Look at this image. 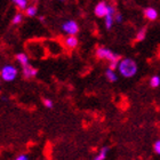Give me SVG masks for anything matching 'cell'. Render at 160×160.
<instances>
[{
    "label": "cell",
    "instance_id": "6da1fadb",
    "mask_svg": "<svg viewBox=\"0 0 160 160\" xmlns=\"http://www.w3.org/2000/svg\"><path fill=\"white\" fill-rule=\"evenodd\" d=\"M118 69L120 74H122L125 78H132L137 72V64L132 58H123L122 61H120Z\"/></svg>",
    "mask_w": 160,
    "mask_h": 160
},
{
    "label": "cell",
    "instance_id": "7a4b0ae2",
    "mask_svg": "<svg viewBox=\"0 0 160 160\" xmlns=\"http://www.w3.org/2000/svg\"><path fill=\"white\" fill-rule=\"evenodd\" d=\"M96 56L97 58H101V60H108V61H113L116 58H119L120 56L113 54L111 52L110 49H108V48H103V47H101V48H97L96 50Z\"/></svg>",
    "mask_w": 160,
    "mask_h": 160
},
{
    "label": "cell",
    "instance_id": "3957f363",
    "mask_svg": "<svg viewBox=\"0 0 160 160\" xmlns=\"http://www.w3.org/2000/svg\"><path fill=\"white\" fill-rule=\"evenodd\" d=\"M17 74V70L12 65H6L3 68L2 71H1V77H2L3 80L6 81H12V80L15 79Z\"/></svg>",
    "mask_w": 160,
    "mask_h": 160
},
{
    "label": "cell",
    "instance_id": "277c9868",
    "mask_svg": "<svg viewBox=\"0 0 160 160\" xmlns=\"http://www.w3.org/2000/svg\"><path fill=\"white\" fill-rule=\"evenodd\" d=\"M62 29L69 34H76L79 31V27H78V24L74 21H68V22H65L62 25Z\"/></svg>",
    "mask_w": 160,
    "mask_h": 160
},
{
    "label": "cell",
    "instance_id": "5b68a950",
    "mask_svg": "<svg viewBox=\"0 0 160 160\" xmlns=\"http://www.w3.org/2000/svg\"><path fill=\"white\" fill-rule=\"evenodd\" d=\"M108 8H109V6L105 2H103V1L98 2L95 7V15L97 17H105L108 14Z\"/></svg>",
    "mask_w": 160,
    "mask_h": 160
},
{
    "label": "cell",
    "instance_id": "8992f818",
    "mask_svg": "<svg viewBox=\"0 0 160 160\" xmlns=\"http://www.w3.org/2000/svg\"><path fill=\"white\" fill-rule=\"evenodd\" d=\"M64 43H65V46H67L69 49H73V48H76V47L78 46V39L74 37V34H70L68 38H65Z\"/></svg>",
    "mask_w": 160,
    "mask_h": 160
},
{
    "label": "cell",
    "instance_id": "52a82bcc",
    "mask_svg": "<svg viewBox=\"0 0 160 160\" xmlns=\"http://www.w3.org/2000/svg\"><path fill=\"white\" fill-rule=\"evenodd\" d=\"M144 15H145V17L149 21H154L157 20L158 12L154 8H152V7H149V8H147V9L144 10Z\"/></svg>",
    "mask_w": 160,
    "mask_h": 160
},
{
    "label": "cell",
    "instance_id": "ba28073f",
    "mask_svg": "<svg viewBox=\"0 0 160 160\" xmlns=\"http://www.w3.org/2000/svg\"><path fill=\"white\" fill-rule=\"evenodd\" d=\"M38 71L34 69V68L30 67V65H25L23 67V74L25 78H31V77H34L36 74H37Z\"/></svg>",
    "mask_w": 160,
    "mask_h": 160
},
{
    "label": "cell",
    "instance_id": "9c48e42d",
    "mask_svg": "<svg viewBox=\"0 0 160 160\" xmlns=\"http://www.w3.org/2000/svg\"><path fill=\"white\" fill-rule=\"evenodd\" d=\"M105 76H107L108 80H109L110 82H116L117 79H118L117 76H116V73H114V70H111L110 68L105 71Z\"/></svg>",
    "mask_w": 160,
    "mask_h": 160
},
{
    "label": "cell",
    "instance_id": "30bf717a",
    "mask_svg": "<svg viewBox=\"0 0 160 160\" xmlns=\"http://www.w3.org/2000/svg\"><path fill=\"white\" fill-rule=\"evenodd\" d=\"M17 61L20 62L23 67H25V65H28V62H29V60H28V56L25 55V54H17V56H16Z\"/></svg>",
    "mask_w": 160,
    "mask_h": 160
},
{
    "label": "cell",
    "instance_id": "8fae6325",
    "mask_svg": "<svg viewBox=\"0 0 160 160\" xmlns=\"http://www.w3.org/2000/svg\"><path fill=\"white\" fill-rule=\"evenodd\" d=\"M13 2H15V5L20 9H25L27 8V3H28L27 0H13Z\"/></svg>",
    "mask_w": 160,
    "mask_h": 160
},
{
    "label": "cell",
    "instance_id": "7c38bea8",
    "mask_svg": "<svg viewBox=\"0 0 160 160\" xmlns=\"http://www.w3.org/2000/svg\"><path fill=\"white\" fill-rule=\"evenodd\" d=\"M36 13H37V7L36 6H30V7H28L27 8V12H25V14H27L28 16H34L36 15Z\"/></svg>",
    "mask_w": 160,
    "mask_h": 160
},
{
    "label": "cell",
    "instance_id": "4fadbf2b",
    "mask_svg": "<svg viewBox=\"0 0 160 160\" xmlns=\"http://www.w3.org/2000/svg\"><path fill=\"white\" fill-rule=\"evenodd\" d=\"M107 153H108V148H104L102 149L100 152V154H97L96 157H95V160H103L107 158Z\"/></svg>",
    "mask_w": 160,
    "mask_h": 160
},
{
    "label": "cell",
    "instance_id": "5bb4252c",
    "mask_svg": "<svg viewBox=\"0 0 160 160\" xmlns=\"http://www.w3.org/2000/svg\"><path fill=\"white\" fill-rule=\"evenodd\" d=\"M150 85H151V87H153V88L158 87L160 85V78L158 77V76H153L150 80Z\"/></svg>",
    "mask_w": 160,
    "mask_h": 160
},
{
    "label": "cell",
    "instance_id": "9a60e30c",
    "mask_svg": "<svg viewBox=\"0 0 160 160\" xmlns=\"http://www.w3.org/2000/svg\"><path fill=\"white\" fill-rule=\"evenodd\" d=\"M145 36H147V29L144 28V29H142V30L137 33L136 36V40L137 41H142V40H144V38H145Z\"/></svg>",
    "mask_w": 160,
    "mask_h": 160
},
{
    "label": "cell",
    "instance_id": "2e32d148",
    "mask_svg": "<svg viewBox=\"0 0 160 160\" xmlns=\"http://www.w3.org/2000/svg\"><path fill=\"white\" fill-rule=\"evenodd\" d=\"M120 58V57H119ZM119 58H116V60L113 61H111L110 62V65H109V68H110L111 70H114V69H117L118 67H119Z\"/></svg>",
    "mask_w": 160,
    "mask_h": 160
},
{
    "label": "cell",
    "instance_id": "e0dca14e",
    "mask_svg": "<svg viewBox=\"0 0 160 160\" xmlns=\"http://www.w3.org/2000/svg\"><path fill=\"white\" fill-rule=\"evenodd\" d=\"M22 18H23V16H22V14H16L15 16H14L13 18V23L14 24H18L22 22Z\"/></svg>",
    "mask_w": 160,
    "mask_h": 160
},
{
    "label": "cell",
    "instance_id": "ac0fdd59",
    "mask_svg": "<svg viewBox=\"0 0 160 160\" xmlns=\"http://www.w3.org/2000/svg\"><path fill=\"white\" fill-rule=\"evenodd\" d=\"M153 149H154V151H156V153L160 154V140H159V141H157V142L154 143Z\"/></svg>",
    "mask_w": 160,
    "mask_h": 160
},
{
    "label": "cell",
    "instance_id": "d6986e66",
    "mask_svg": "<svg viewBox=\"0 0 160 160\" xmlns=\"http://www.w3.org/2000/svg\"><path fill=\"white\" fill-rule=\"evenodd\" d=\"M43 105L48 108V109H50V108H53V102L50 100H43Z\"/></svg>",
    "mask_w": 160,
    "mask_h": 160
},
{
    "label": "cell",
    "instance_id": "ffe728a7",
    "mask_svg": "<svg viewBox=\"0 0 160 160\" xmlns=\"http://www.w3.org/2000/svg\"><path fill=\"white\" fill-rule=\"evenodd\" d=\"M16 160H28V156H25V154H21V156H18V157L16 158Z\"/></svg>",
    "mask_w": 160,
    "mask_h": 160
},
{
    "label": "cell",
    "instance_id": "44dd1931",
    "mask_svg": "<svg viewBox=\"0 0 160 160\" xmlns=\"http://www.w3.org/2000/svg\"><path fill=\"white\" fill-rule=\"evenodd\" d=\"M121 20H122V16H121L120 14H117L116 17H114V21H117V22H121Z\"/></svg>",
    "mask_w": 160,
    "mask_h": 160
},
{
    "label": "cell",
    "instance_id": "7402d4cb",
    "mask_svg": "<svg viewBox=\"0 0 160 160\" xmlns=\"http://www.w3.org/2000/svg\"><path fill=\"white\" fill-rule=\"evenodd\" d=\"M33 1H37V0H33Z\"/></svg>",
    "mask_w": 160,
    "mask_h": 160
},
{
    "label": "cell",
    "instance_id": "603a6c76",
    "mask_svg": "<svg viewBox=\"0 0 160 160\" xmlns=\"http://www.w3.org/2000/svg\"><path fill=\"white\" fill-rule=\"evenodd\" d=\"M62 1H64V0H62Z\"/></svg>",
    "mask_w": 160,
    "mask_h": 160
}]
</instances>
